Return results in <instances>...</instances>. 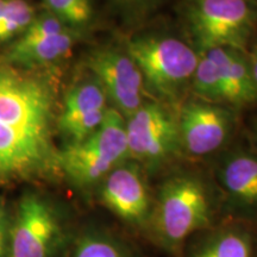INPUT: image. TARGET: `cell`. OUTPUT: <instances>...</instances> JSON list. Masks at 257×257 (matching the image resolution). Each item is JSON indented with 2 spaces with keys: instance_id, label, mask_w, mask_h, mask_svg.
Returning <instances> with one entry per match:
<instances>
[{
  "instance_id": "2",
  "label": "cell",
  "mask_w": 257,
  "mask_h": 257,
  "mask_svg": "<svg viewBox=\"0 0 257 257\" xmlns=\"http://www.w3.org/2000/svg\"><path fill=\"white\" fill-rule=\"evenodd\" d=\"M155 179L147 245L178 257L189 237L225 219L219 191L201 163L180 161Z\"/></svg>"
},
{
  "instance_id": "20",
  "label": "cell",
  "mask_w": 257,
  "mask_h": 257,
  "mask_svg": "<svg viewBox=\"0 0 257 257\" xmlns=\"http://www.w3.org/2000/svg\"><path fill=\"white\" fill-rule=\"evenodd\" d=\"M162 0H111L112 5L125 18L136 19L153 11Z\"/></svg>"
},
{
  "instance_id": "23",
  "label": "cell",
  "mask_w": 257,
  "mask_h": 257,
  "mask_svg": "<svg viewBox=\"0 0 257 257\" xmlns=\"http://www.w3.org/2000/svg\"><path fill=\"white\" fill-rule=\"evenodd\" d=\"M248 143L257 149V113L250 118L248 126Z\"/></svg>"
},
{
  "instance_id": "8",
  "label": "cell",
  "mask_w": 257,
  "mask_h": 257,
  "mask_svg": "<svg viewBox=\"0 0 257 257\" xmlns=\"http://www.w3.org/2000/svg\"><path fill=\"white\" fill-rule=\"evenodd\" d=\"M96 199L108 211L118 226L147 245L154 206L152 178L134 160H126L102 180Z\"/></svg>"
},
{
  "instance_id": "12",
  "label": "cell",
  "mask_w": 257,
  "mask_h": 257,
  "mask_svg": "<svg viewBox=\"0 0 257 257\" xmlns=\"http://www.w3.org/2000/svg\"><path fill=\"white\" fill-rule=\"evenodd\" d=\"M108 98L94 76L82 80L67 92L57 127L67 144L81 142L102 124L107 115Z\"/></svg>"
},
{
  "instance_id": "21",
  "label": "cell",
  "mask_w": 257,
  "mask_h": 257,
  "mask_svg": "<svg viewBox=\"0 0 257 257\" xmlns=\"http://www.w3.org/2000/svg\"><path fill=\"white\" fill-rule=\"evenodd\" d=\"M10 223L4 205L0 202V257H9Z\"/></svg>"
},
{
  "instance_id": "6",
  "label": "cell",
  "mask_w": 257,
  "mask_h": 257,
  "mask_svg": "<svg viewBox=\"0 0 257 257\" xmlns=\"http://www.w3.org/2000/svg\"><path fill=\"white\" fill-rule=\"evenodd\" d=\"M128 157L155 179L182 161L175 114L166 102L146 101L125 118Z\"/></svg>"
},
{
  "instance_id": "3",
  "label": "cell",
  "mask_w": 257,
  "mask_h": 257,
  "mask_svg": "<svg viewBox=\"0 0 257 257\" xmlns=\"http://www.w3.org/2000/svg\"><path fill=\"white\" fill-rule=\"evenodd\" d=\"M142 73L146 89L159 101L179 100L191 87L199 53L187 42L163 32L137 35L125 44Z\"/></svg>"
},
{
  "instance_id": "14",
  "label": "cell",
  "mask_w": 257,
  "mask_h": 257,
  "mask_svg": "<svg viewBox=\"0 0 257 257\" xmlns=\"http://www.w3.org/2000/svg\"><path fill=\"white\" fill-rule=\"evenodd\" d=\"M79 30L73 28H29L16 38L6 53V63L19 67H34L56 62L66 57L75 46Z\"/></svg>"
},
{
  "instance_id": "7",
  "label": "cell",
  "mask_w": 257,
  "mask_h": 257,
  "mask_svg": "<svg viewBox=\"0 0 257 257\" xmlns=\"http://www.w3.org/2000/svg\"><path fill=\"white\" fill-rule=\"evenodd\" d=\"M73 230L53 202L36 193L22 198L9 230V257H56Z\"/></svg>"
},
{
  "instance_id": "15",
  "label": "cell",
  "mask_w": 257,
  "mask_h": 257,
  "mask_svg": "<svg viewBox=\"0 0 257 257\" xmlns=\"http://www.w3.org/2000/svg\"><path fill=\"white\" fill-rule=\"evenodd\" d=\"M68 257H150L146 244L119 226L86 225L74 233Z\"/></svg>"
},
{
  "instance_id": "13",
  "label": "cell",
  "mask_w": 257,
  "mask_h": 257,
  "mask_svg": "<svg viewBox=\"0 0 257 257\" xmlns=\"http://www.w3.org/2000/svg\"><path fill=\"white\" fill-rule=\"evenodd\" d=\"M178 257H257V225L221 220L189 237Z\"/></svg>"
},
{
  "instance_id": "9",
  "label": "cell",
  "mask_w": 257,
  "mask_h": 257,
  "mask_svg": "<svg viewBox=\"0 0 257 257\" xmlns=\"http://www.w3.org/2000/svg\"><path fill=\"white\" fill-rule=\"evenodd\" d=\"M182 161L207 165L231 146L237 111L226 105L188 101L178 113Z\"/></svg>"
},
{
  "instance_id": "11",
  "label": "cell",
  "mask_w": 257,
  "mask_h": 257,
  "mask_svg": "<svg viewBox=\"0 0 257 257\" xmlns=\"http://www.w3.org/2000/svg\"><path fill=\"white\" fill-rule=\"evenodd\" d=\"M87 67L106 92L115 110L126 118L142 106L146 85L126 48L104 47L89 55Z\"/></svg>"
},
{
  "instance_id": "17",
  "label": "cell",
  "mask_w": 257,
  "mask_h": 257,
  "mask_svg": "<svg viewBox=\"0 0 257 257\" xmlns=\"http://www.w3.org/2000/svg\"><path fill=\"white\" fill-rule=\"evenodd\" d=\"M37 12L28 0H0V43L18 38Z\"/></svg>"
},
{
  "instance_id": "18",
  "label": "cell",
  "mask_w": 257,
  "mask_h": 257,
  "mask_svg": "<svg viewBox=\"0 0 257 257\" xmlns=\"http://www.w3.org/2000/svg\"><path fill=\"white\" fill-rule=\"evenodd\" d=\"M191 87L200 100L225 105L219 73L216 64L206 53H199V61Z\"/></svg>"
},
{
  "instance_id": "5",
  "label": "cell",
  "mask_w": 257,
  "mask_h": 257,
  "mask_svg": "<svg viewBox=\"0 0 257 257\" xmlns=\"http://www.w3.org/2000/svg\"><path fill=\"white\" fill-rule=\"evenodd\" d=\"M184 18L198 53L213 48L245 53L257 31V4L252 0H187Z\"/></svg>"
},
{
  "instance_id": "10",
  "label": "cell",
  "mask_w": 257,
  "mask_h": 257,
  "mask_svg": "<svg viewBox=\"0 0 257 257\" xmlns=\"http://www.w3.org/2000/svg\"><path fill=\"white\" fill-rule=\"evenodd\" d=\"M219 191L225 219L257 225V149L231 144L206 165Z\"/></svg>"
},
{
  "instance_id": "4",
  "label": "cell",
  "mask_w": 257,
  "mask_h": 257,
  "mask_svg": "<svg viewBox=\"0 0 257 257\" xmlns=\"http://www.w3.org/2000/svg\"><path fill=\"white\" fill-rule=\"evenodd\" d=\"M128 157L125 118L111 107L92 135L59 150V173L80 189H95Z\"/></svg>"
},
{
  "instance_id": "19",
  "label": "cell",
  "mask_w": 257,
  "mask_h": 257,
  "mask_svg": "<svg viewBox=\"0 0 257 257\" xmlns=\"http://www.w3.org/2000/svg\"><path fill=\"white\" fill-rule=\"evenodd\" d=\"M46 10L70 28L80 30L94 19L93 0H42Z\"/></svg>"
},
{
  "instance_id": "16",
  "label": "cell",
  "mask_w": 257,
  "mask_h": 257,
  "mask_svg": "<svg viewBox=\"0 0 257 257\" xmlns=\"http://www.w3.org/2000/svg\"><path fill=\"white\" fill-rule=\"evenodd\" d=\"M206 53L216 64L224 93V104L236 111L257 105V94L244 51L213 48Z\"/></svg>"
},
{
  "instance_id": "24",
  "label": "cell",
  "mask_w": 257,
  "mask_h": 257,
  "mask_svg": "<svg viewBox=\"0 0 257 257\" xmlns=\"http://www.w3.org/2000/svg\"><path fill=\"white\" fill-rule=\"evenodd\" d=\"M252 2H255V3H256V4H257V0H252Z\"/></svg>"
},
{
  "instance_id": "1",
  "label": "cell",
  "mask_w": 257,
  "mask_h": 257,
  "mask_svg": "<svg viewBox=\"0 0 257 257\" xmlns=\"http://www.w3.org/2000/svg\"><path fill=\"white\" fill-rule=\"evenodd\" d=\"M55 94L47 79L0 66V184L60 175Z\"/></svg>"
},
{
  "instance_id": "22",
  "label": "cell",
  "mask_w": 257,
  "mask_h": 257,
  "mask_svg": "<svg viewBox=\"0 0 257 257\" xmlns=\"http://www.w3.org/2000/svg\"><path fill=\"white\" fill-rule=\"evenodd\" d=\"M246 59H248L250 73H251V78L253 81V86H255L256 94H257V31L255 36L252 37L251 42H250L248 49L245 51Z\"/></svg>"
}]
</instances>
